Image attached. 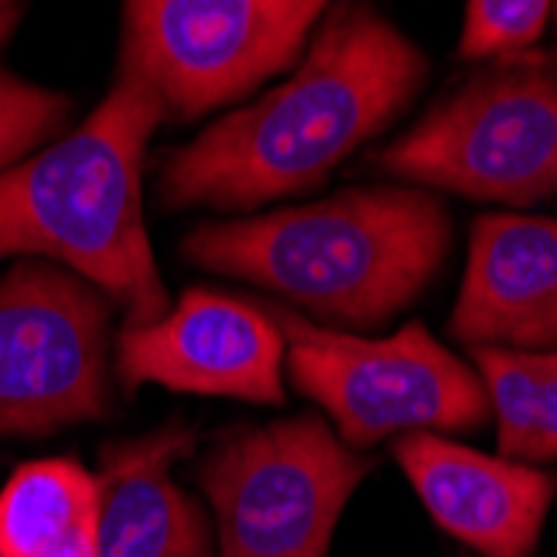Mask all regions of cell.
Instances as JSON below:
<instances>
[{
    "mask_svg": "<svg viewBox=\"0 0 557 557\" xmlns=\"http://www.w3.org/2000/svg\"><path fill=\"white\" fill-rule=\"evenodd\" d=\"M424 77L421 47L387 17L337 4L284 84L164 161L158 184L164 205L250 211L311 190L408 111Z\"/></svg>",
    "mask_w": 557,
    "mask_h": 557,
    "instance_id": "obj_1",
    "label": "cell"
},
{
    "mask_svg": "<svg viewBox=\"0 0 557 557\" xmlns=\"http://www.w3.org/2000/svg\"><path fill=\"white\" fill-rule=\"evenodd\" d=\"M164 100L147 81L117 71L87 121L0 174V258L61 261L124 311V331L171 311L144 227V154Z\"/></svg>",
    "mask_w": 557,
    "mask_h": 557,
    "instance_id": "obj_2",
    "label": "cell"
},
{
    "mask_svg": "<svg viewBox=\"0 0 557 557\" xmlns=\"http://www.w3.org/2000/svg\"><path fill=\"white\" fill-rule=\"evenodd\" d=\"M450 244L437 197L418 187H354L264 218L200 224L184 258L244 277L321 321L377 327L434 281Z\"/></svg>",
    "mask_w": 557,
    "mask_h": 557,
    "instance_id": "obj_3",
    "label": "cell"
},
{
    "mask_svg": "<svg viewBox=\"0 0 557 557\" xmlns=\"http://www.w3.org/2000/svg\"><path fill=\"white\" fill-rule=\"evenodd\" d=\"M371 164L471 200L557 197V54L504 58L447 94Z\"/></svg>",
    "mask_w": 557,
    "mask_h": 557,
    "instance_id": "obj_4",
    "label": "cell"
},
{
    "mask_svg": "<svg viewBox=\"0 0 557 557\" xmlns=\"http://www.w3.org/2000/svg\"><path fill=\"white\" fill-rule=\"evenodd\" d=\"M268 314L284 334L294 387L321 404L350 450L391 434L474 431L491 418L481 377L418 321L371 341L321 327L287 304Z\"/></svg>",
    "mask_w": 557,
    "mask_h": 557,
    "instance_id": "obj_5",
    "label": "cell"
},
{
    "mask_svg": "<svg viewBox=\"0 0 557 557\" xmlns=\"http://www.w3.org/2000/svg\"><path fill=\"white\" fill-rule=\"evenodd\" d=\"M371 471L374 461L318 414L221 434L197 468L218 557H327L341 511Z\"/></svg>",
    "mask_w": 557,
    "mask_h": 557,
    "instance_id": "obj_6",
    "label": "cell"
},
{
    "mask_svg": "<svg viewBox=\"0 0 557 557\" xmlns=\"http://www.w3.org/2000/svg\"><path fill=\"white\" fill-rule=\"evenodd\" d=\"M324 11L318 0H134L117 71L154 87L171 117L194 121L300 64Z\"/></svg>",
    "mask_w": 557,
    "mask_h": 557,
    "instance_id": "obj_7",
    "label": "cell"
},
{
    "mask_svg": "<svg viewBox=\"0 0 557 557\" xmlns=\"http://www.w3.org/2000/svg\"><path fill=\"white\" fill-rule=\"evenodd\" d=\"M114 304L74 271L21 261L0 277V437L111 414Z\"/></svg>",
    "mask_w": 557,
    "mask_h": 557,
    "instance_id": "obj_8",
    "label": "cell"
},
{
    "mask_svg": "<svg viewBox=\"0 0 557 557\" xmlns=\"http://www.w3.org/2000/svg\"><path fill=\"white\" fill-rule=\"evenodd\" d=\"M284 334L268 308L190 287L150 327L121 331L117 377L134 394L161 384L184 394L284 404Z\"/></svg>",
    "mask_w": 557,
    "mask_h": 557,
    "instance_id": "obj_9",
    "label": "cell"
},
{
    "mask_svg": "<svg viewBox=\"0 0 557 557\" xmlns=\"http://www.w3.org/2000/svg\"><path fill=\"white\" fill-rule=\"evenodd\" d=\"M394 461L408 474L428 515L450 537L484 557H534L557 474L504 461L431 431L400 434Z\"/></svg>",
    "mask_w": 557,
    "mask_h": 557,
    "instance_id": "obj_10",
    "label": "cell"
},
{
    "mask_svg": "<svg viewBox=\"0 0 557 557\" xmlns=\"http://www.w3.org/2000/svg\"><path fill=\"white\" fill-rule=\"evenodd\" d=\"M447 331L468 347L557 350V218L484 214Z\"/></svg>",
    "mask_w": 557,
    "mask_h": 557,
    "instance_id": "obj_11",
    "label": "cell"
},
{
    "mask_svg": "<svg viewBox=\"0 0 557 557\" xmlns=\"http://www.w3.org/2000/svg\"><path fill=\"white\" fill-rule=\"evenodd\" d=\"M194 431L164 428L100 450L97 557H214L200 504L171 478Z\"/></svg>",
    "mask_w": 557,
    "mask_h": 557,
    "instance_id": "obj_12",
    "label": "cell"
},
{
    "mask_svg": "<svg viewBox=\"0 0 557 557\" xmlns=\"http://www.w3.org/2000/svg\"><path fill=\"white\" fill-rule=\"evenodd\" d=\"M97 478L67 458L30 461L0 491V557H97Z\"/></svg>",
    "mask_w": 557,
    "mask_h": 557,
    "instance_id": "obj_13",
    "label": "cell"
},
{
    "mask_svg": "<svg viewBox=\"0 0 557 557\" xmlns=\"http://www.w3.org/2000/svg\"><path fill=\"white\" fill-rule=\"evenodd\" d=\"M471 354L497 421V458L521 461L537 421L544 354L511 347H471Z\"/></svg>",
    "mask_w": 557,
    "mask_h": 557,
    "instance_id": "obj_14",
    "label": "cell"
},
{
    "mask_svg": "<svg viewBox=\"0 0 557 557\" xmlns=\"http://www.w3.org/2000/svg\"><path fill=\"white\" fill-rule=\"evenodd\" d=\"M71 97L37 87L0 64V174L67 127Z\"/></svg>",
    "mask_w": 557,
    "mask_h": 557,
    "instance_id": "obj_15",
    "label": "cell"
},
{
    "mask_svg": "<svg viewBox=\"0 0 557 557\" xmlns=\"http://www.w3.org/2000/svg\"><path fill=\"white\" fill-rule=\"evenodd\" d=\"M550 17L544 0H471L461 30L465 61L518 58L541 40Z\"/></svg>",
    "mask_w": 557,
    "mask_h": 557,
    "instance_id": "obj_16",
    "label": "cell"
},
{
    "mask_svg": "<svg viewBox=\"0 0 557 557\" xmlns=\"http://www.w3.org/2000/svg\"><path fill=\"white\" fill-rule=\"evenodd\" d=\"M524 465H547L557 461V350L544 354V374H541V400H537V421L531 441L524 447Z\"/></svg>",
    "mask_w": 557,
    "mask_h": 557,
    "instance_id": "obj_17",
    "label": "cell"
},
{
    "mask_svg": "<svg viewBox=\"0 0 557 557\" xmlns=\"http://www.w3.org/2000/svg\"><path fill=\"white\" fill-rule=\"evenodd\" d=\"M21 11H24L21 4H0V44L14 34V27L21 21Z\"/></svg>",
    "mask_w": 557,
    "mask_h": 557,
    "instance_id": "obj_18",
    "label": "cell"
},
{
    "mask_svg": "<svg viewBox=\"0 0 557 557\" xmlns=\"http://www.w3.org/2000/svg\"><path fill=\"white\" fill-rule=\"evenodd\" d=\"M550 14H554V17H557V4H554V8H550Z\"/></svg>",
    "mask_w": 557,
    "mask_h": 557,
    "instance_id": "obj_19",
    "label": "cell"
}]
</instances>
